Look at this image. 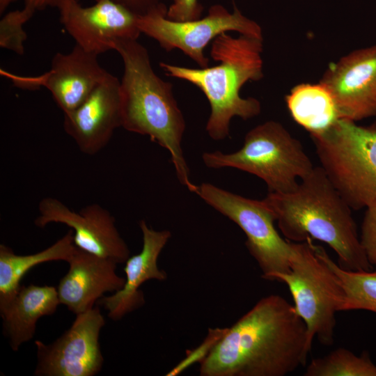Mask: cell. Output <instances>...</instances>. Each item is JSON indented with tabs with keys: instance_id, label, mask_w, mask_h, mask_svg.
Wrapping results in <instances>:
<instances>
[{
	"instance_id": "ffe728a7",
	"label": "cell",
	"mask_w": 376,
	"mask_h": 376,
	"mask_svg": "<svg viewBox=\"0 0 376 376\" xmlns=\"http://www.w3.org/2000/svg\"><path fill=\"white\" fill-rule=\"evenodd\" d=\"M285 102L294 120L311 134L324 132L339 119L331 94L320 83L295 86Z\"/></svg>"
},
{
	"instance_id": "484cf974",
	"label": "cell",
	"mask_w": 376,
	"mask_h": 376,
	"mask_svg": "<svg viewBox=\"0 0 376 376\" xmlns=\"http://www.w3.org/2000/svg\"><path fill=\"white\" fill-rule=\"evenodd\" d=\"M74 1H79V0H24L23 9L32 17L36 11L49 7L55 8L60 10Z\"/></svg>"
},
{
	"instance_id": "603a6c76",
	"label": "cell",
	"mask_w": 376,
	"mask_h": 376,
	"mask_svg": "<svg viewBox=\"0 0 376 376\" xmlns=\"http://www.w3.org/2000/svg\"><path fill=\"white\" fill-rule=\"evenodd\" d=\"M31 16L23 8L10 11L0 21V46L1 48L22 55L24 52V43L27 35L24 24Z\"/></svg>"
},
{
	"instance_id": "52a82bcc",
	"label": "cell",
	"mask_w": 376,
	"mask_h": 376,
	"mask_svg": "<svg viewBox=\"0 0 376 376\" xmlns=\"http://www.w3.org/2000/svg\"><path fill=\"white\" fill-rule=\"evenodd\" d=\"M292 242L290 270L278 274L273 281L289 288L296 313L304 320L309 342L317 338L331 346L334 341L336 313L341 311L345 299L338 277L318 256L313 240Z\"/></svg>"
},
{
	"instance_id": "d4e9b609",
	"label": "cell",
	"mask_w": 376,
	"mask_h": 376,
	"mask_svg": "<svg viewBox=\"0 0 376 376\" xmlns=\"http://www.w3.org/2000/svg\"><path fill=\"white\" fill-rule=\"evenodd\" d=\"M203 7L198 0H173L166 17L175 21H189L201 17Z\"/></svg>"
},
{
	"instance_id": "ba28073f",
	"label": "cell",
	"mask_w": 376,
	"mask_h": 376,
	"mask_svg": "<svg viewBox=\"0 0 376 376\" xmlns=\"http://www.w3.org/2000/svg\"><path fill=\"white\" fill-rule=\"evenodd\" d=\"M193 192L244 231L262 278L273 281L275 275L290 270L292 242L279 235L275 215L263 199L248 198L207 182L196 185Z\"/></svg>"
},
{
	"instance_id": "83f0119b",
	"label": "cell",
	"mask_w": 376,
	"mask_h": 376,
	"mask_svg": "<svg viewBox=\"0 0 376 376\" xmlns=\"http://www.w3.org/2000/svg\"><path fill=\"white\" fill-rule=\"evenodd\" d=\"M17 0H0V13L1 15L4 13L6 8L13 3Z\"/></svg>"
},
{
	"instance_id": "5bb4252c",
	"label": "cell",
	"mask_w": 376,
	"mask_h": 376,
	"mask_svg": "<svg viewBox=\"0 0 376 376\" xmlns=\"http://www.w3.org/2000/svg\"><path fill=\"white\" fill-rule=\"evenodd\" d=\"M320 83L331 94L339 118L357 122L376 116V45L331 64Z\"/></svg>"
},
{
	"instance_id": "6da1fadb",
	"label": "cell",
	"mask_w": 376,
	"mask_h": 376,
	"mask_svg": "<svg viewBox=\"0 0 376 376\" xmlns=\"http://www.w3.org/2000/svg\"><path fill=\"white\" fill-rule=\"evenodd\" d=\"M312 348L306 326L279 295L260 299L201 361V376H285L305 366Z\"/></svg>"
},
{
	"instance_id": "2e32d148",
	"label": "cell",
	"mask_w": 376,
	"mask_h": 376,
	"mask_svg": "<svg viewBox=\"0 0 376 376\" xmlns=\"http://www.w3.org/2000/svg\"><path fill=\"white\" fill-rule=\"evenodd\" d=\"M69 269L60 279L57 292L60 303L75 315L94 307L107 292L122 289L125 278L116 274V262L76 247L68 262Z\"/></svg>"
},
{
	"instance_id": "ac0fdd59",
	"label": "cell",
	"mask_w": 376,
	"mask_h": 376,
	"mask_svg": "<svg viewBox=\"0 0 376 376\" xmlns=\"http://www.w3.org/2000/svg\"><path fill=\"white\" fill-rule=\"evenodd\" d=\"M60 304L54 286L21 285L13 299L0 310L3 332L12 350L17 351L23 343L31 340L38 320L54 313Z\"/></svg>"
},
{
	"instance_id": "277c9868",
	"label": "cell",
	"mask_w": 376,
	"mask_h": 376,
	"mask_svg": "<svg viewBox=\"0 0 376 376\" xmlns=\"http://www.w3.org/2000/svg\"><path fill=\"white\" fill-rule=\"evenodd\" d=\"M263 47L261 38L241 34L233 38L224 33L212 40L210 49L217 65L190 68L161 62L159 66L167 76L187 81L204 93L211 109L206 131L219 141L228 136L233 117L248 120L260 113V102L242 97L240 91L246 82L263 77Z\"/></svg>"
},
{
	"instance_id": "7402d4cb",
	"label": "cell",
	"mask_w": 376,
	"mask_h": 376,
	"mask_svg": "<svg viewBox=\"0 0 376 376\" xmlns=\"http://www.w3.org/2000/svg\"><path fill=\"white\" fill-rule=\"evenodd\" d=\"M304 376H376V365L368 353L357 356L352 351L337 348L328 354L313 359Z\"/></svg>"
},
{
	"instance_id": "9a60e30c",
	"label": "cell",
	"mask_w": 376,
	"mask_h": 376,
	"mask_svg": "<svg viewBox=\"0 0 376 376\" xmlns=\"http://www.w3.org/2000/svg\"><path fill=\"white\" fill-rule=\"evenodd\" d=\"M120 127V81L109 72L78 107L64 113L65 132L88 155L102 150Z\"/></svg>"
},
{
	"instance_id": "4316f807",
	"label": "cell",
	"mask_w": 376,
	"mask_h": 376,
	"mask_svg": "<svg viewBox=\"0 0 376 376\" xmlns=\"http://www.w3.org/2000/svg\"><path fill=\"white\" fill-rule=\"evenodd\" d=\"M137 15H141L152 7L162 3V0H114Z\"/></svg>"
},
{
	"instance_id": "7a4b0ae2",
	"label": "cell",
	"mask_w": 376,
	"mask_h": 376,
	"mask_svg": "<svg viewBox=\"0 0 376 376\" xmlns=\"http://www.w3.org/2000/svg\"><path fill=\"white\" fill-rule=\"evenodd\" d=\"M263 200L286 240L300 242L310 237L323 242L336 252L341 267L370 270L352 208L321 166H314L293 191L269 192Z\"/></svg>"
},
{
	"instance_id": "d6986e66",
	"label": "cell",
	"mask_w": 376,
	"mask_h": 376,
	"mask_svg": "<svg viewBox=\"0 0 376 376\" xmlns=\"http://www.w3.org/2000/svg\"><path fill=\"white\" fill-rule=\"evenodd\" d=\"M75 249L72 229L50 246L33 254L17 255L0 244V310L16 295L22 279L31 268L49 261L68 262Z\"/></svg>"
},
{
	"instance_id": "30bf717a",
	"label": "cell",
	"mask_w": 376,
	"mask_h": 376,
	"mask_svg": "<svg viewBox=\"0 0 376 376\" xmlns=\"http://www.w3.org/2000/svg\"><path fill=\"white\" fill-rule=\"evenodd\" d=\"M105 319L100 307L76 315L70 327L54 342L36 340V376H94L102 368L99 337Z\"/></svg>"
},
{
	"instance_id": "8fae6325",
	"label": "cell",
	"mask_w": 376,
	"mask_h": 376,
	"mask_svg": "<svg viewBox=\"0 0 376 376\" xmlns=\"http://www.w3.org/2000/svg\"><path fill=\"white\" fill-rule=\"evenodd\" d=\"M38 210L35 220L38 227L50 223L68 226L73 230L74 244L78 249L118 264L130 257V249L117 230L114 217L100 205H88L75 212L58 199L46 197L40 201Z\"/></svg>"
},
{
	"instance_id": "cb8c5ba5",
	"label": "cell",
	"mask_w": 376,
	"mask_h": 376,
	"mask_svg": "<svg viewBox=\"0 0 376 376\" xmlns=\"http://www.w3.org/2000/svg\"><path fill=\"white\" fill-rule=\"evenodd\" d=\"M363 219L360 241L368 261L376 265V200L366 207Z\"/></svg>"
},
{
	"instance_id": "9c48e42d",
	"label": "cell",
	"mask_w": 376,
	"mask_h": 376,
	"mask_svg": "<svg viewBox=\"0 0 376 376\" xmlns=\"http://www.w3.org/2000/svg\"><path fill=\"white\" fill-rule=\"evenodd\" d=\"M166 10L162 3L138 15L139 29L166 51L180 49L201 68L209 66L205 48L224 33L233 31L263 39L260 25L242 15L236 6L230 13L221 5H213L203 18L182 22L169 19Z\"/></svg>"
},
{
	"instance_id": "3957f363",
	"label": "cell",
	"mask_w": 376,
	"mask_h": 376,
	"mask_svg": "<svg viewBox=\"0 0 376 376\" xmlns=\"http://www.w3.org/2000/svg\"><path fill=\"white\" fill-rule=\"evenodd\" d=\"M123 62L120 81L122 127L148 136L170 153L179 182L193 192L190 171L181 143L185 130L183 115L173 93V85L153 70L147 49L137 40H120L113 45Z\"/></svg>"
},
{
	"instance_id": "5b68a950",
	"label": "cell",
	"mask_w": 376,
	"mask_h": 376,
	"mask_svg": "<svg viewBox=\"0 0 376 376\" xmlns=\"http://www.w3.org/2000/svg\"><path fill=\"white\" fill-rule=\"evenodd\" d=\"M211 169L235 168L261 178L269 192L288 193L314 168L301 142L280 123L268 120L249 131L243 146L233 153L205 152Z\"/></svg>"
},
{
	"instance_id": "4fadbf2b",
	"label": "cell",
	"mask_w": 376,
	"mask_h": 376,
	"mask_svg": "<svg viewBox=\"0 0 376 376\" xmlns=\"http://www.w3.org/2000/svg\"><path fill=\"white\" fill-rule=\"evenodd\" d=\"M19 87L46 88L63 113L78 107L108 74L100 64L98 55L75 44L68 53H56L51 68L36 77H19L1 70Z\"/></svg>"
},
{
	"instance_id": "7c38bea8",
	"label": "cell",
	"mask_w": 376,
	"mask_h": 376,
	"mask_svg": "<svg viewBox=\"0 0 376 376\" xmlns=\"http://www.w3.org/2000/svg\"><path fill=\"white\" fill-rule=\"evenodd\" d=\"M94 1L87 7L74 1L59 10L61 22L75 44L99 55L113 50L118 40L138 39L137 14L114 0Z\"/></svg>"
},
{
	"instance_id": "44dd1931",
	"label": "cell",
	"mask_w": 376,
	"mask_h": 376,
	"mask_svg": "<svg viewBox=\"0 0 376 376\" xmlns=\"http://www.w3.org/2000/svg\"><path fill=\"white\" fill-rule=\"evenodd\" d=\"M315 249L335 273L343 289L341 311L365 310L376 313V265L373 272L346 269L334 262L321 246L315 244Z\"/></svg>"
},
{
	"instance_id": "e0dca14e",
	"label": "cell",
	"mask_w": 376,
	"mask_h": 376,
	"mask_svg": "<svg viewBox=\"0 0 376 376\" xmlns=\"http://www.w3.org/2000/svg\"><path fill=\"white\" fill-rule=\"evenodd\" d=\"M143 237V246L138 254L130 256L125 262V282L122 289L109 296H104L97 303L108 312V317L119 320L125 315L143 306V292L140 286L151 279L165 281L166 272L159 269L157 259L171 237L168 230H155L144 220L139 222Z\"/></svg>"
},
{
	"instance_id": "8992f818",
	"label": "cell",
	"mask_w": 376,
	"mask_h": 376,
	"mask_svg": "<svg viewBox=\"0 0 376 376\" xmlns=\"http://www.w3.org/2000/svg\"><path fill=\"white\" fill-rule=\"evenodd\" d=\"M311 136L320 166L352 210L376 200V124L361 126L339 118Z\"/></svg>"
}]
</instances>
